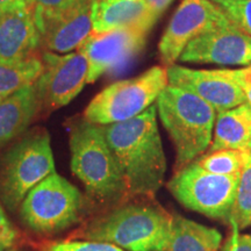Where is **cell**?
Returning <instances> with one entry per match:
<instances>
[{"instance_id":"19","label":"cell","mask_w":251,"mask_h":251,"mask_svg":"<svg viewBox=\"0 0 251 251\" xmlns=\"http://www.w3.org/2000/svg\"><path fill=\"white\" fill-rule=\"evenodd\" d=\"M222 234L216 228L172 215L166 251H219Z\"/></svg>"},{"instance_id":"28","label":"cell","mask_w":251,"mask_h":251,"mask_svg":"<svg viewBox=\"0 0 251 251\" xmlns=\"http://www.w3.org/2000/svg\"><path fill=\"white\" fill-rule=\"evenodd\" d=\"M17 240V230L6 216L4 209L0 206V242L6 248H11Z\"/></svg>"},{"instance_id":"30","label":"cell","mask_w":251,"mask_h":251,"mask_svg":"<svg viewBox=\"0 0 251 251\" xmlns=\"http://www.w3.org/2000/svg\"><path fill=\"white\" fill-rule=\"evenodd\" d=\"M31 6V0H0V14L9 9Z\"/></svg>"},{"instance_id":"22","label":"cell","mask_w":251,"mask_h":251,"mask_svg":"<svg viewBox=\"0 0 251 251\" xmlns=\"http://www.w3.org/2000/svg\"><path fill=\"white\" fill-rule=\"evenodd\" d=\"M230 219L240 230L251 226V153L241 172Z\"/></svg>"},{"instance_id":"5","label":"cell","mask_w":251,"mask_h":251,"mask_svg":"<svg viewBox=\"0 0 251 251\" xmlns=\"http://www.w3.org/2000/svg\"><path fill=\"white\" fill-rule=\"evenodd\" d=\"M52 172L55 162L48 131H30L0 162V198L9 209H17L31 188Z\"/></svg>"},{"instance_id":"10","label":"cell","mask_w":251,"mask_h":251,"mask_svg":"<svg viewBox=\"0 0 251 251\" xmlns=\"http://www.w3.org/2000/svg\"><path fill=\"white\" fill-rule=\"evenodd\" d=\"M42 72L35 81V89L42 108L48 111L67 106L81 92L86 84L89 64L79 51L41 55Z\"/></svg>"},{"instance_id":"8","label":"cell","mask_w":251,"mask_h":251,"mask_svg":"<svg viewBox=\"0 0 251 251\" xmlns=\"http://www.w3.org/2000/svg\"><path fill=\"white\" fill-rule=\"evenodd\" d=\"M240 176H220L202 170L196 162L180 168L168 188L191 211L216 220H230Z\"/></svg>"},{"instance_id":"31","label":"cell","mask_w":251,"mask_h":251,"mask_svg":"<svg viewBox=\"0 0 251 251\" xmlns=\"http://www.w3.org/2000/svg\"><path fill=\"white\" fill-rule=\"evenodd\" d=\"M224 251H230V247H229V242H228V241H227V243L225 244Z\"/></svg>"},{"instance_id":"1","label":"cell","mask_w":251,"mask_h":251,"mask_svg":"<svg viewBox=\"0 0 251 251\" xmlns=\"http://www.w3.org/2000/svg\"><path fill=\"white\" fill-rule=\"evenodd\" d=\"M101 128L120 165L128 193L155 196L164 183L166 172L156 103L136 118L101 126Z\"/></svg>"},{"instance_id":"21","label":"cell","mask_w":251,"mask_h":251,"mask_svg":"<svg viewBox=\"0 0 251 251\" xmlns=\"http://www.w3.org/2000/svg\"><path fill=\"white\" fill-rule=\"evenodd\" d=\"M251 152L240 150H216L200 156L196 164L202 170L220 176H241Z\"/></svg>"},{"instance_id":"16","label":"cell","mask_w":251,"mask_h":251,"mask_svg":"<svg viewBox=\"0 0 251 251\" xmlns=\"http://www.w3.org/2000/svg\"><path fill=\"white\" fill-rule=\"evenodd\" d=\"M93 33L136 29L148 34L153 27L146 0H94Z\"/></svg>"},{"instance_id":"20","label":"cell","mask_w":251,"mask_h":251,"mask_svg":"<svg viewBox=\"0 0 251 251\" xmlns=\"http://www.w3.org/2000/svg\"><path fill=\"white\" fill-rule=\"evenodd\" d=\"M41 56L23 61H6L0 58V102L17 91L34 85L42 72Z\"/></svg>"},{"instance_id":"33","label":"cell","mask_w":251,"mask_h":251,"mask_svg":"<svg viewBox=\"0 0 251 251\" xmlns=\"http://www.w3.org/2000/svg\"><path fill=\"white\" fill-rule=\"evenodd\" d=\"M8 251H19V250H15V249H9V248H8Z\"/></svg>"},{"instance_id":"4","label":"cell","mask_w":251,"mask_h":251,"mask_svg":"<svg viewBox=\"0 0 251 251\" xmlns=\"http://www.w3.org/2000/svg\"><path fill=\"white\" fill-rule=\"evenodd\" d=\"M171 220L172 215L161 207L127 205L94 220L81 236L126 251H166Z\"/></svg>"},{"instance_id":"26","label":"cell","mask_w":251,"mask_h":251,"mask_svg":"<svg viewBox=\"0 0 251 251\" xmlns=\"http://www.w3.org/2000/svg\"><path fill=\"white\" fill-rule=\"evenodd\" d=\"M228 74L242 90L247 102L251 105V64L246 68L237 69V70H228Z\"/></svg>"},{"instance_id":"12","label":"cell","mask_w":251,"mask_h":251,"mask_svg":"<svg viewBox=\"0 0 251 251\" xmlns=\"http://www.w3.org/2000/svg\"><path fill=\"white\" fill-rule=\"evenodd\" d=\"M178 61L197 64H251V37L233 23L207 31L191 41Z\"/></svg>"},{"instance_id":"17","label":"cell","mask_w":251,"mask_h":251,"mask_svg":"<svg viewBox=\"0 0 251 251\" xmlns=\"http://www.w3.org/2000/svg\"><path fill=\"white\" fill-rule=\"evenodd\" d=\"M42 109L35 85L19 90L0 102V149L24 134Z\"/></svg>"},{"instance_id":"13","label":"cell","mask_w":251,"mask_h":251,"mask_svg":"<svg viewBox=\"0 0 251 251\" xmlns=\"http://www.w3.org/2000/svg\"><path fill=\"white\" fill-rule=\"evenodd\" d=\"M170 85L190 91L208 102L216 113L227 111L247 102L246 96L233 78L228 69L221 70H197L174 64L166 67Z\"/></svg>"},{"instance_id":"3","label":"cell","mask_w":251,"mask_h":251,"mask_svg":"<svg viewBox=\"0 0 251 251\" xmlns=\"http://www.w3.org/2000/svg\"><path fill=\"white\" fill-rule=\"evenodd\" d=\"M71 170L91 196L114 203L128 196L120 165L105 139L101 126L84 119L70 129Z\"/></svg>"},{"instance_id":"15","label":"cell","mask_w":251,"mask_h":251,"mask_svg":"<svg viewBox=\"0 0 251 251\" xmlns=\"http://www.w3.org/2000/svg\"><path fill=\"white\" fill-rule=\"evenodd\" d=\"M40 47L41 35L31 6L0 14V58L23 61L36 56Z\"/></svg>"},{"instance_id":"29","label":"cell","mask_w":251,"mask_h":251,"mask_svg":"<svg viewBox=\"0 0 251 251\" xmlns=\"http://www.w3.org/2000/svg\"><path fill=\"white\" fill-rule=\"evenodd\" d=\"M148 6L150 23L153 26L156 21L161 18V15L166 11V8L170 6L174 0H146Z\"/></svg>"},{"instance_id":"27","label":"cell","mask_w":251,"mask_h":251,"mask_svg":"<svg viewBox=\"0 0 251 251\" xmlns=\"http://www.w3.org/2000/svg\"><path fill=\"white\" fill-rule=\"evenodd\" d=\"M233 225V231L228 238L230 251H251V235L240 234V229L234 220H229Z\"/></svg>"},{"instance_id":"24","label":"cell","mask_w":251,"mask_h":251,"mask_svg":"<svg viewBox=\"0 0 251 251\" xmlns=\"http://www.w3.org/2000/svg\"><path fill=\"white\" fill-rule=\"evenodd\" d=\"M45 251H126L115 244L99 241H62L49 244Z\"/></svg>"},{"instance_id":"32","label":"cell","mask_w":251,"mask_h":251,"mask_svg":"<svg viewBox=\"0 0 251 251\" xmlns=\"http://www.w3.org/2000/svg\"><path fill=\"white\" fill-rule=\"evenodd\" d=\"M6 249H7V248H6V247L4 246V244L0 242V251H5Z\"/></svg>"},{"instance_id":"2","label":"cell","mask_w":251,"mask_h":251,"mask_svg":"<svg viewBox=\"0 0 251 251\" xmlns=\"http://www.w3.org/2000/svg\"><path fill=\"white\" fill-rule=\"evenodd\" d=\"M156 109L174 143L179 168L208 150L218 114L208 102L190 91L169 84L157 98Z\"/></svg>"},{"instance_id":"7","label":"cell","mask_w":251,"mask_h":251,"mask_svg":"<svg viewBox=\"0 0 251 251\" xmlns=\"http://www.w3.org/2000/svg\"><path fill=\"white\" fill-rule=\"evenodd\" d=\"M81 209L80 191L55 171L25 197L20 205V216L35 233L52 234L76 224Z\"/></svg>"},{"instance_id":"25","label":"cell","mask_w":251,"mask_h":251,"mask_svg":"<svg viewBox=\"0 0 251 251\" xmlns=\"http://www.w3.org/2000/svg\"><path fill=\"white\" fill-rule=\"evenodd\" d=\"M79 1L81 0H31L35 23L37 24L47 18L54 17Z\"/></svg>"},{"instance_id":"6","label":"cell","mask_w":251,"mask_h":251,"mask_svg":"<svg viewBox=\"0 0 251 251\" xmlns=\"http://www.w3.org/2000/svg\"><path fill=\"white\" fill-rule=\"evenodd\" d=\"M168 85V71L162 65L150 68L140 76L115 81L91 100L84 119L98 126L130 120L155 105Z\"/></svg>"},{"instance_id":"23","label":"cell","mask_w":251,"mask_h":251,"mask_svg":"<svg viewBox=\"0 0 251 251\" xmlns=\"http://www.w3.org/2000/svg\"><path fill=\"white\" fill-rule=\"evenodd\" d=\"M235 26L251 37V0H212Z\"/></svg>"},{"instance_id":"18","label":"cell","mask_w":251,"mask_h":251,"mask_svg":"<svg viewBox=\"0 0 251 251\" xmlns=\"http://www.w3.org/2000/svg\"><path fill=\"white\" fill-rule=\"evenodd\" d=\"M233 149L251 152V105H241L216 114L214 134L208 152Z\"/></svg>"},{"instance_id":"9","label":"cell","mask_w":251,"mask_h":251,"mask_svg":"<svg viewBox=\"0 0 251 251\" xmlns=\"http://www.w3.org/2000/svg\"><path fill=\"white\" fill-rule=\"evenodd\" d=\"M230 23L212 0H183L158 43L159 57L164 67L174 65L193 39Z\"/></svg>"},{"instance_id":"11","label":"cell","mask_w":251,"mask_h":251,"mask_svg":"<svg viewBox=\"0 0 251 251\" xmlns=\"http://www.w3.org/2000/svg\"><path fill=\"white\" fill-rule=\"evenodd\" d=\"M146 36V33L136 29L92 31L77 50L85 56L89 64L86 84H93L103 75L115 74L127 67L143 49Z\"/></svg>"},{"instance_id":"14","label":"cell","mask_w":251,"mask_h":251,"mask_svg":"<svg viewBox=\"0 0 251 251\" xmlns=\"http://www.w3.org/2000/svg\"><path fill=\"white\" fill-rule=\"evenodd\" d=\"M94 0H81L72 7L36 24L41 47L56 54L78 50L93 31Z\"/></svg>"}]
</instances>
